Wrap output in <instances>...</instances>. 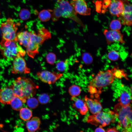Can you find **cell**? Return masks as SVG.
<instances>
[{"label":"cell","mask_w":132,"mask_h":132,"mask_svg":"<svg viewBox=\"0 0 132 132\" xmlns=\"http://www.w3.org/2000/svg\"><path fill=\"white\" fill-rule=\"evenodd\" d=\"M11 86L15 95L24 103L28 99L34 96L38 87L31 79L23 77L17 78Z\"/></svg>","instance_id":"obj_1"},{"label":"cell","mask_w":132,"mask_h":132,"mask_svg":"<svg viewBox=\"0 0 132 132\" xmlns=\"http://www.w3.org/2000/svg\"><path fill=\"white\" fill-rule=\"evenodd\" d=\"M52 12L51 17L54 22L58 21L60 17H62L71 19L83 28L85 27L84 24L77 16L73 7L68 1L58 0Z\"/></svg>","instance_id":"obj_2"},{"label":"cell","mask_w":132,"mask_h":132,"mask_svg":"<svg viewBox=\"0 0 132 132\" xmlns=\"http://www.w3.org/2000/svg\"><path fill=\"white\" fill-rule=\"evenodd\" d=\"M114 112L119 119L118 126L123 132H131L132 128V109L131 104L125 106L119 102L115 106Z\"/></svg>","instance_id":"obj_3"},{"label":"cell","mask_w":132,"mask_h":132,"mask_svg":"<svg viewBox=\"0 0 132 132\" xmlns=\"http://www.w3.org/2000/svg\"><path fill=\"white\" fill-rule=\"evenodd\" d=\"M0 50L3 57L9 61L13 60L18 57H22L26 53L17 41L2 39L0 43Z\"/></svg>","instance_id":"obj_4"},{"label":"cell","mask_w":132,"mask_h":132,"mask_svg":"<svg viewBox=\"0 0 132 132\" xmlns=\"http://www.w3.org/2000/svg\"><path fill=\"white\" fill-rule=\"evenodd\" d=\"M113 72V68L99 71L90 82L89 86L94 88L97 92L100 93L102 88L111 84L115 78Z\"/></svg>","instance_id":"obj_5"},{"label":"cell","mask_w":132,"mask_h":132,"mask_svg":"<svg viewBox=\"0 0 132 132\" xmlns=\"http://www.w3.org/2000/svg\"><path fill=\"white\" fill-rule=\"evenodd\" d=\"M116 117L114 112L110 111L107 112L101 111L89 116L87 121L88 123L96 126L100 125L104 127L114 122Z\"/></svg>","instance_id":"obj_6"},{"label":"cell","mask_w":132,"mask_h":132,"mask_svg":"<svg viewBox=\"0 0 132 132\" xmlns=\"http://www.w3.org/2000/svg\"><path fill=\"white\" fill-rule=\"evenodd\" d=\"M0 29L2 32V39L17 41L16 33L18 29L17 24L12 19L9 18L5 22L2 23Z\"/></svg>","instance_id":"obj_7"},{"label":"cell","mask_w":132,"mask_h":132,"mask_svg":"<svg viewBox=\"0 0 132 132\" xmlns=\"http://www.w3.org/2000/svg\"><path fill=\"white\" fill-rule=\"evenodd\" d=\"M38 78L42 82L49 84L55 83L63 75L61 73H58L47 70H43L37 73Z\"/></svg>","instance_id":"obj_8"},{"label":"cell","mask_w":132,"mask_h":132,"mask_svg":"<svg viewBox=\"0 0 132 132\" xmlns=\"http://www.w3.org/2000/svg\"><path fill=\"white\" fill-rule=\"evenodd\" d=\"M123 10L119 17L120 20L123 25L130 26L132 25V5L127 0H123Z\"/></svg>","instance_id":"obj_9"},{"label":"cell","mask_w":132,"mask_h":132,"mask_svg":"<svg viewBox=\"0 0 132 132\" xmlns=\"http://www.w3.org/2000/svg\"><path fill=\"white\" fill-rule=\"evenodd\" d=\"M13 60V67L11 70L12 73L26 74L30 73V69L27 67L26 61L22 57H16Z\"/></svg>","instance_id":"obj_10"},{"label":"cell","mask_w":132,"mask_h":132,"mask_svg":"<svg viewBox=\"0 0 132 132\" xmlns=\"http://www.w3.org/2000/svg\"><path fill=\"white\" fill-rule=\"evenodd\" d=\"M103 33L108 44L110 45L115 42H119L121 44L125 43L123 39V35L120 30H108L105 29Z\"/></svg>","instance_id":"obj_11"},{"label":"cell","mask_w":132,"mask_h":132,"mask_svg":"<svg viewBox=\"0 0 132 132\" xmlns=\"http://www.w3.org/2000/svg\"><path fill=\"white\" fill-rule=\"evenodd\" d=\"M77 13L87 16L91 14V9L88 7L84 0H72L70 3Z\"/></svg>","instance_id":"obj_12"},{"label":"cell","mask_w":132,"mask_h":132,"mask_svg":"<svg viewBox=\"0 0 132 132\" xmlns=\"http://www.w3.org/2000/svg\"><path fill=\"white\" fill-rule=\"evenodd\" d=\"M15 96L11 86L0 89V102L2 104H10Z\"/></svg>","instance_id":"obj_13"},{"label":"cell","mask_w":132,"mask_h":132,"mask_svg":"<svg viewBox=\"0 0 132 132\" xmlns=\"http://www.w3.org/2000/svg\"><path fill=\"white\" fill-rule=\"evenodd\" d=\"M109 11L112 16L119 17L124 9L122 0H112L109 6Z\"/></svg>","instance_id":"obj_14"},{"label":"cell","mask_w":132,"mask_h":132,"mask_svg":"<svg viewBox=\"0 0 132 132\" xmlns=\"http://www.w3.org/2000/svg\"><path fill=\"white\" fill-rule=\"evenodd\" d=\"M84 100L88 109L92 114H96L102 110V108L101 104L97 100L89 98L87 96H85Z\"/></svg>","instance_id":"obj_15"},{"label":"cell","mask_w":132,"mask_h":132,"mask_svg":"<svg viewBox=\"0 0 132 132\" xmlns=\"http://www.w3.org/2000/svg\"><path fill=\"white\" fill-rule=\"evenodd\" d=\"M40 46L34 40L30 38L26 47V53L31 58H34L36 55L39 53Z\"/></svg>","instance_id":"obj_16"},{"label":"cell","mask_w":132,"mask_h":132,"mask_svg":"<svg viewBox=\"0 0 132 132\" xmlns=\"http://www.w3.org/2000/svg\"><path fill=\"white\" fill-rule=\"evenodd\" d=\"M71 99L74 102V106L79 110L80 113L82 115H85L88 110L85 102L76 97H72Z\"/></svg>","instance_id":"obj_17"},{"label":"cell","mask_w":132,"mask_h":132,"mask_svg":"<svg viewBox=\"0 0 132 132\" xmlns=\"http://www.w3.org/2000/svg\"><path fill=\"white\" fill-rule=\"evenodd\" d=\"M41 123L39 118L37 117H33L26 123V127L28 131L34 132L38 130L40 128Z\"/></svg>","instance_id":"obj_18"},{"label":"cell","mask_w":132,"mask_h":132,"mask_svg":"<svg viewBox=\"0 0 132 132\" xmlns=\"http://www.w3.org/2000/svg\"><path fill=\"white\" fill-rule=\"evenodd\" d=\"M30 32L27 31L18 32L17 33V40L21 45L26 47L30 41Z\"/></svg>","instance_id":"obj_19"},{"label":"cell","mask_w":132,"mask_h":132,"mask_svg":"<svg viewBox=\"0 0 132 132\" xmlns=\"http://www.w3.org/2000/svg\"><path fill=\"white\" fill-rule=\"evenodd\" d=\"M32 115V111L27 108H22L20 110V117L24 121L29 120L31 118Z\"/></svg>","instance_id":"obj_20"},{"label":"cell","mask_w":132,"mask_h":132,"mask_svg":"<svg viewBox=\"0 0 132 132\" xmlns=\"http://www.w3.org/2000/svg\"><path fill=\"white\" fill-rule=\"evenodd\" d=\"M24 103L18 97L15 96L11 101L10 105L13 109L16 110H20L22 108Z\"/></svg>","instance_id":"obj_21"},{"label":"cell","mask_w":132,"mask_h":132,"mask_svg":"<svg viewBox=\"0 0 132 132\" xmlns=\"http://www.w3.org/2000/svg\"><path fill=\"white\" fill-rule=\"evenodd\" d=\"M131 99L132 97L129 94L124 92L121 94L118 101L121 105L125 106L130 104Z\"/></svg>","instance_id":"obj_22"},{"label":"cell","mask_w":132,"mask_h":132,"mask_svg":"<svg viewBox=\"0 0 132 132\" xmlns=\"http://www.w3.org/2000/svg\"><path fill=\"white\" fill-rule=\"evenodd\" d=\"M113 68V74L115 78L121 79L123 77L128 80L127 75L124 70L119 69L118 66H114Z\"/></svg>","instance_id":"obj_23"},{"label":"cell","mask_w":132,"mask_h":132,"mask_svg":"<svg viewBox=\"0 0 132 132\" xmlns=\"http://www.w3.org/2000/svg\"><path fill=\"white\" fill-rule=\"evenodd\" d=\"M53 10H44L39 13L38 18L40 21L43 22H45L49 21L51 16V12Z\"/></svg>","instance_id":"obj_24"},{"label":"cell","mask_w":132,"mask_h":132,"mask_svg":"<svg viewBox=\"0 0 132 132\" xmlns=\"http://www.w3.org/2000/svg\"><path fill=\"white\" fill-rule=\"evenodd\" d=\"M67 60L64 61H60L57 62L56 67L57 70L59 72H62L65 71L68 66Z\"/></svg>","instance_id":"obj_25"},{"label":"cell","mask_w":132,"mask_h":132,"mask_svg":"<svg viewBox=\"0 0 132 132\" xmlns=\"http://www.w3.org/2000/svg\"><path fill=\"white\" fill-rule=\"evenodd\" d=\"M69 92L72 97H76L80 94L81 90L80 88L76 85H73L69 88Z\"/></svg>","instance_id":"obj_26"},{"label":"cell","mask_w":132,"mask_h":132,"mask_svg":"<svg viewBox=\"0 0 132 132\" xmlns=\"http://www.w3.org/2000/svg\"><path fill=\"white\" fill-rule=\"evenodd\" d=\"M27 104L28 107L31 109H34L38 106V100L33 97H30L27 99Z\"/></svg>","instance_id":"obj_27"},{"label":"cell","mask_w":132,"mask_h":132,"mask_svg":"<svg viewBox=\"0 0 132 132\" xmlns=\"http://www.w3.org/2000/svg\"><path fill=\"white\" fill-rule=\"evenodd\" d=\"M82 58L84 62L87 65L91 64L93 61V58L92 55L88 52H85L82 54Z\"/></svg>","instance_id":"obj_28"},{"label":"cell","mask_w":132,"mask_h":132,"mask_svg":"<svg viewBox=\"0 0 132 132\" xmlns=\"http://www.w3.org/2000/svg\"><path fill=\"white\" fill-rule=\"evenodd\" d=\"M110 27L111 30H119L121 27V22L118 20H113L110 23Z\"/></svg>","instance_id":"obj_29"},{"label":"cell","mask_w":132,"mask_h":132,"mask_svg":"<svg viewBox=\"0 0 132 132\" xmlns=\"http://www.w3.org/2000/svg\"><path fill=\"white\" fill-rule=\"evenodd\" d=\"M31 15L30 12L27 9H22L19 13V16L20 19L23 20H26L28 19Z\"/></svg>","instance_id":"obj_30"},{"label":"cell","mask_w":132,"mask_h":132,"mask_svg":"<svg viewBox=\"0 0 132 132\" xmlns=\"http://www.w3.org/2000/svg\"><path fill=\"white\" fill-rule=\"evenodd\" d=\"M49 95L46 94L44 93L40 94L38 97L39 102L42 104H45L47 103L50 100Z\"/></svg>","instance_id":"obj_31"},{"label":"cell","mask_w":132,"mask_h":132,"mask_svg":"<svg viewBox=\"0 0 132 132\" xmlns=\"http://www.w3.org/2000/svg\"><path fill=\"white\" fill-rule=\"evenodd\" d=\"M108 58L109 59L113 61H116L119 58V53L117 51L112 50L110 51L107 55Z\"/></svg>","instance_id":"obj_32"},{"label":"cell","mask_w":132,"mask_h":132,"mask_svg":"<svg viewBox=\"0 0 132 132\" xmlns=\"http://www.w3.org/2000/svg\"><path fill=\"white\" fill-rule=\"evenodd\" d=\"M56 59V55L52 53H49L46 56V60L47 62L51 65H53L55 63Z\"/></svg>","instance_id":"obj_33"},{"label":"cell","mask_w":132,"mask_h":132,"mask_svg":"<svg viewBox=\"0 0 132 132\" xmlns=\"http://www.w3.org/2000/svg\"><path fill=\"white\" fill-rule=\"evenodd\" d=\"M95 132H105V130L103 128V127L100 125H99V127L96 129Z\"/></svg>","instance_id":"obj_34"},{"label":"cell","mask_w":132,"mask_h":132,"mask_svg":"<svg viewBox=\"0 0 132 132\" xmlns=\"http://www.w3.org/2000/svg\"><path fill=\"white\" fill-rule=\"evenodd\" d=\"M106 132H118L119 131H118L117 129L115 127L110 128H108L106 130Z\"/></svg>","instance_id":"obj_35"}]
</instances>
